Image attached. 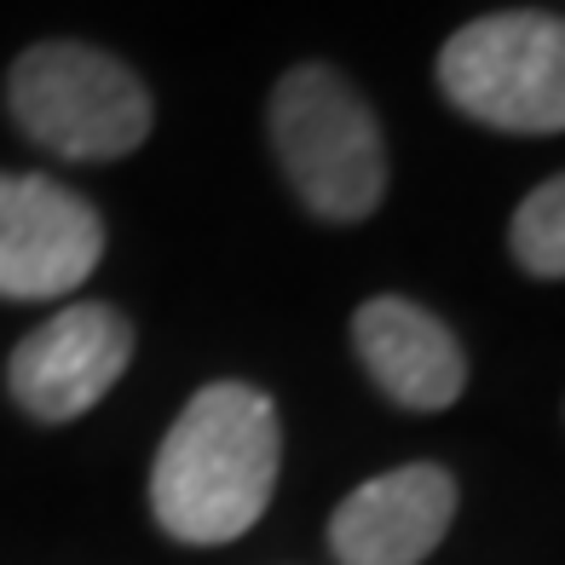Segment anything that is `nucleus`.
<instances>
[{"instance_id":"0eeeda50","label":"nucleus","mask_w":565,"mask_h":565,"mask_svg":"<svg viewBox=\"0 0 565 565\" xmlns=\"http://www.w3.org/2000/svg\"><path fill=\"white\" fill-rule=\"evenodd\" d=\"M456 520V479L439 461L375 473L335 508L329 548L341 565H422Z\"/></svg>"},{"instance_id":"39448f33","label":"nucleus","mask_w":565,"mask_h":565,"mask_svg":"<svg viewBox=\"0 0 565 565\" xmlns=\"http://www.w3.org/2000/svg\"><path fill=\"white\" fill-rule=\"evenodd\" d=\"M105 260L98 209L46 173H0V300H58Z\"/></svg>"},{"instance_id":"7ed1b4c3","label":"nucleus","mask_w":565,"mask_h":565,"mask_svg":"<svg viewBox=\"0 0 565 565\" xmlns=\"http://www.w3.org/2000/svg\"><path fill=\"white\" fill-rule=\"evenodd\" d=\"M7 110L23 139L64 162H116L150 139V87L116 53L87 41H41L7 75Z\"/></svg>"},{"instance_id":"f257e3e1","label":"nucleus","mask_w":565,"mask_h":565,"mask_svg":"<svg viewBox=\"0 0 565 565\" xmlns=\"http://www.w3.org/2000/svg\"><path fill=\"white\" fill-rule=\"evenodd\" d=\"M282 468V427L277 404L248 381H209L150 468V513L173 543L220 548L254 531L277 491Z\"/></svg>"},{"instance_id":"6e6552de","label":"nucleus","mask_w":565,"mask_h":565,"mask_svg":"<svg viewBox=\"0 0 565 565\" xmlns=\"http://www.w3.org/2000/svg\"><path fill=\"white\" fill-rule=\"evenodd\" d=\"M352 352L398 409H450L468 387V352L456 329L404 295H375L352 312Z\"/></svg>"},{"instance_id":"f03ea898","label":"nucleus","mask_w":565,"mask_h":565,"mask_svg":"<svg viewBox=\"0 0 565 565\" xmlns=\"http://www.w3.org/2000/svg\"><path fill=\"white\" fill-rule=\"evenodd\" d=\"M271 157L306 214L358 225L387 196V134L370 98L335 64H295L266 98Z\"/></svg>"},{"instance_id":"20e7f679","label":"nucleus","mask_w":565,"mask_h":565,"mask_svg":"<svg viewBox=\"0 0 565 565\" xmlns=\"http://www.w3.org/2000/svg\"><path fill=\"white\" fill-rule=\"evenodd\" d=\"M439 93L497 134H565V18L513 7L461 23L439 46Z\"/></svg>"},{"instance_id":"1a4fd4ad","label":"nucleus","mask_w":565,"mask_h":565,"mask_svg":"<svg viewBox=\"0 0 565 565\" xmlns=\"http://www.w3.org/2000/svg\"><path fill=\"white\" fill-rule=\"evenodd\" d=\"M508 254L525 277L565 282V173L543 179L508 220Z\"/></svg>"},{"instance_id":"423d86ee","label":"nucleus","mask_w":565,"mask_h":565,"mask_svg":"<svg viewBox=\"0 0 565 565\" xmlns=\"http://www.w3.org/2000/svg\"><path fill=\"white\" fill-rule=\"evenodd\" d=\"M127 364H134V323L105 300H75L18 341L7 387L23 416L58 427L87 416L127 375Z\"/></svg>"}]
</instances>
